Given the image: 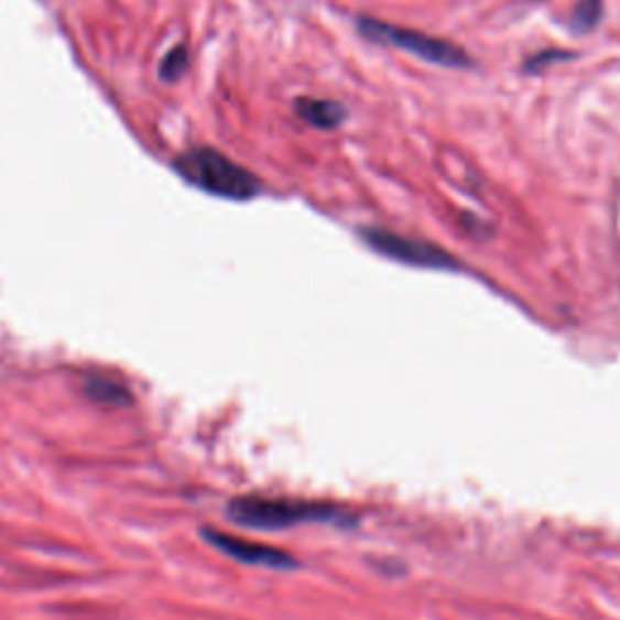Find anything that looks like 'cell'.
I'll use <instances>...</instances> for the list:
<instances>
[{"instance_id":"cell-1","label":"cell","mask_w":620,"mask_h":620,"mask_svg":"<svg viewBox=\"0 0 620 620\" xmlns=\"http://www.w3.org/2000/svg\"><path fill=\"white\" fill-rule=\"evenodd\" d=\"M228 519L242 529L282 531L301 524H325V521L345 519V512L330 502L294 500V497H264L246 494L228 504Z\"/></svg>"},{"instance_id":"cell-2","label":"cell","mask_w":620,"mask_h":620,"mask_svg":"<svg viewBox=\"0 0 620 620\" xmlns=\"http://www.w3.org/2000/svg\"><path fill=\"white\" fill-rule=\"evenodd\" d=\"M173 165L189 185L209 192L214 197L248 202L258 197L262 189V182L250 170L233 163L228 155L216 149L187 151Z\"/></svg>"},{"instance_id":"cell-3","label":"cell","mask_w":620,"mask_h":620,"mask_svg":"<svg viewBox=\"0 0 620 620\" xmlns=\"http://www.w3.org/2000/svg\"><path fill=\"white\" fill-rule=\"evenodd\" d=\"M357 30L361 32L363 40H369L373 44L400 48V52H405L410 56H417V58L427 61V64H434V66L454 68V70L476 68V58H472L464 46L439 40V36L424 34L420 30L398 28V24L376 20V18H359Z\"/></svg>"},{"instance_id":"cell-4","label":"cell","mask_w":620,"mask_h":620,"mask_svg":"<svg viewBox=\"0 0 620 620\" xmlns=\"http://www.w3.org/2000/svg\"><path fill=\"white\" fill-rule=\"evenodd\" d=\"M361 238L373 252H379L383 258L400 264L420 267V270H448V272H454L460 267L454 254H448L444 248L432 246L427 240H415L393 233V230L361 228Z\"/></svg>"},{"instance_id":"cell-5","label":"cell","mask_w":620,"mask_h":620,"mask_svg":"<svg viewBox=\"0 0 620 620\" xmlns=\"http://www.w3.org/2000/svg\"><path fill=\"white\" fill-rule=\"evenodd\" d=\"M202 536L209 541L214 548H218L228 557H233V561H238L242 565L282 569V573H284V569L298 567L296 557H291L286 551L272 548V545L246 541V539L230 536V533H221V531H214V529H202Z\"/></svg>"},{"instance_id":"cell-6","label":"cell","mask_w":620,"mask_h":620,"mask_svg":"<svg viewBox=\"0 0 620 620\" xmlns=\"http://www.w3.org/2000/svg\"><path fill=\"white\" fill-rule=\"evenodd\" d=\"M294 112L298 115V119L306 121V124L323 131H333L339 124H345L347 119L345 105L335 100H313V97H298L294 102Z\"/></svg>"},{"instance_id":"cell-7","label":"cell","mask_w":620,"mask_h":620,"mask_svg":"<svg viewBox=\"0 0 620 620\" xmlns=\"http://www.w3.org/2000/svg\"><path fill=\"white\" fill-rule=\"evenodd\" d=\"M85 393H88L97 403L105 405H117V407H127L133 403V395L127 385H121L119 381H109V379H90L88 385H85Z\"/></svg>"},{"instance_id":"cell-8","label":"cell","mask_w":620,"mask_h":620,"mask_svg":"<svg viewBox=\"0 0 620 620\" xmlns=\"http://www.w3.org/2000/svg\"><path fill=\"white\" fill-rule=\"evenodd\" d=\"M603 18V0H579L573 15H569V30L575 34H589L599 28Z\"/></svg>"},{"instance_id":"cell-9","label":"cell","mask_w":620,"mask_h":620,"mask_svg":"<svg viewBox=\"0 0 620 620\" xmlns=\"http://www.w3.org/2000/svg\"><path fill=\"white\" fill-rule=\"evenodd\" d=\"M189 66V54H187V46H175L173 52H170L165 58H163V64H161V78L163 80H177L182 78V73L187 70Z\"/></svg>"},{"instance_id":"cell-10","label":"cell","mask_w":620,"mask_h":620,"mask_svg":"<svg viewBox=\"0 0 620 620\" xmlns=\"http://www.w3.org/2000/svg\"><path fill=\"white\" fill-rule=\"evenodd\" d=\"M575 54L573 52H563V48H545V52H539L526 58L524 70L526 73H541L553 64H563V61H573Z\"/></svg>"}]
</instances>
